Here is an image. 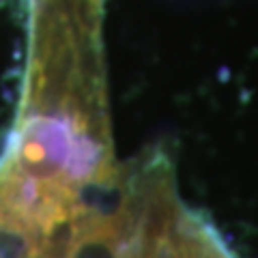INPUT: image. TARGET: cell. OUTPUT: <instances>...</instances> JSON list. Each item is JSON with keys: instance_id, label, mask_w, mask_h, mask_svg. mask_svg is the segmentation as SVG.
I'll list each match as a JSON object with an SVG mask.
<instances>
[{"instance_id": "6da1fadb", "label": "cell", "mask_w": 258, "mask_h": 258, "mask_svg": "<svg viewBox=\"0 0 258 258\" xmlns=\"http://www.w3.org/2000/svg\"><path fill=\"white\" fill-rule=\"evenodd\" d=\"M129 258H228V254L213 243L205 228L181 213L170 226H166Z\"/></svg>"}]
</instances>
